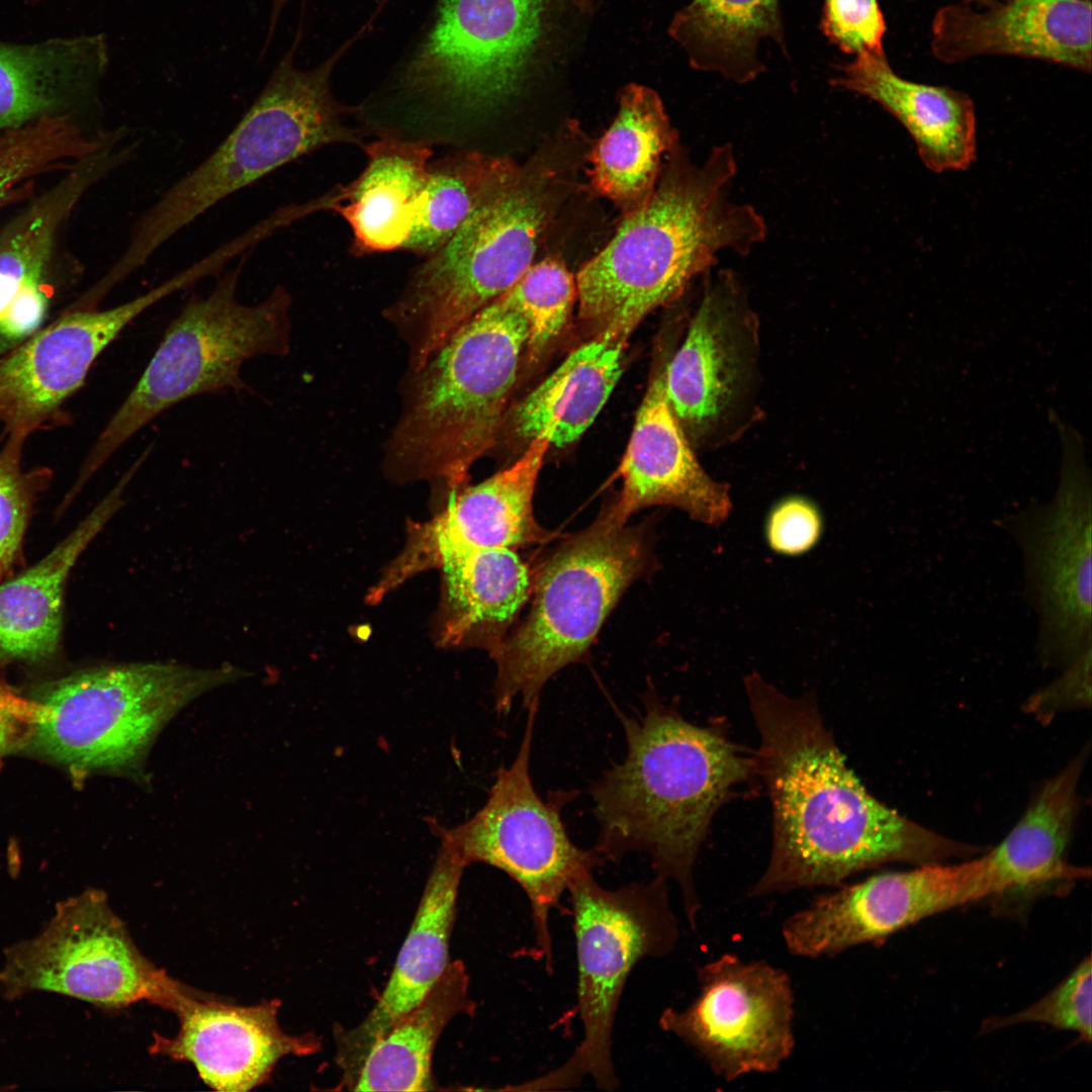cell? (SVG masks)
<instances>
[{"mask_svg": "<svg viewBox=\"0 0 1092 1092\" xmlns=\"http://www.w3.org/2000/svg\"><path fill=\"white\" fill-rule=\"evenodd\" d=\"M744 688L759 737L756 772L772 809L771 853L751 896L838 886L891 861L976 853L873 797L847 766L814 692L789 697L755 671Z\"/></svg>", "mask_w": 1092, "mask_h": 1092, "instance_id": "6da1fadb", "label": "cell"}, {"mask_svg": "<svg viewBox=\"0 0 1092 1092\" xmlns=\"http://www.w3.org/2000/svg\"><path fill=\"white\" fill-rule=\"evenodd\" d=\"M637 717L621 715L627 755L593 784L595 849L606 860L646 853L656 876L678 886L693 930L701 903L694 869L717 810L757 777L754 755L719 728L687 721L654 694Z\"/></svg>", "mask_w": 1092, "mask_h": 1092, "instance_id": "7a4b0ae2", "label": "cell"}, {"mask_svg": "<svg viewBox=\"0 0 1092 1092\" xmlns=\"http://www.w3.org/2000/svg\"><path fill=\"white\" fill-rule=\"evenodd\" d=\"M736 159L729 143L702 164L679 145L667 155L656 188L624 216L613 239L575 276L578 317L593 336L629 337L654 309L676 300L723 250L748 255L766 236L749 204L729 198Z\"/></svg>", "mask_w": 1092, "mask_h": 1092, "instance_id": "3957f363", "label": "cell"}, {"mask_svg": "<svg viewBox=\"0 0 1092 1092\" xmlns=\"http://www.w3.org/2000/svg\"><path fill=\"white\" fill-rule=\"evenodd\" d=\"M527 341L525 320L499 297L461 325L413 373L387 445L389 471L462 485L502 430Z\"/></svg>", "mask_w": 1092, "mask_h": 1092, "instance_id": "277c9868", "label": "cell"}, {"mask_svg": "<svg viewBox=\"0 0 1092 1092\" xmlns=\"http://www.w3.org/2000/svg\"><path fill=\"white\" fill-rule=\"evenodd\" d=\"M654 565L648 524L617 525L602 512L564 536L533 568L526 617L490 653L496 711L508 713L518 697L539 706L545 684L583 658L624 592Z\"/></svg>", "mask_w": 1092, "mask_h": 1092, "instance_id": "5b68a950", "label": "cell"}, {"mask_svg": "<svg viewBox=\"0 0 1092 1092\" xmlns=\"http://www.w3.org/2000/svg\"><path fill=\"white\" fill-rule=\"evenodd\" d=\"M330 69L301 71L282 59L221 143L139 215L115 271L130 276L207 210L287 163L328 145L361 144L331 95Z\"/></svg>", "mask_w": 1092, "mask_h": 1092, "instance_id": "8992f818", "label": "cell"}, {"mask_svg": "<svg viewBox=\"0 0 1092 1092\" xmlns=\"http://www.w3.org/2000/svg\"><path fill=\"white\" fill-rule=\"evenodd\" d=\"M564 188L549 163L523 167L415 271L388 308L407 345L411 372L532 266Z\"/></svg>", "mask_w": 1092, "mask_h": 1092, "instance_id": "52a82bcc", "label": "cell"}, {"mask_svg": "<svg viewBox=\"0 0 1092 1092\" xmlns=\"http://www.w3.org/2000/svg\"><path fill=\"white\" fill-rule=\"evenodd\" d=\"M248 254L218 274L206 295L192 294L170 323L135 385L90 449L77 487L82 488L125 442L167 410L193 396L244 390L241 369L246 361L287 354L288 291L276 286L255 304L238 298Z\"/></svg>", "mask_w": 1092, "mask_h": 1092, "instance_id": "ba28073f", "label": "cell"}, {"mask_svg": "<svg viewBox=\"0 0 1092 1092\" xmlns=\"http://www.w3.org/2000/svg\"><path fill=\"white\" fill-rule=\"evenodd\" d=\"M244 675L223 664L102 665L50 684L36 702L30 742L73 774L105 770L139 778L161 729L197 697Z\"/></svg>", "mask_w": 1092, "mask_h": 1092, "instance_id": "9c48e42d", "label": "cell"}, {"mask_svg": "<svg viewBox=\"0 0 1092 1092\" xmlns=\"http://www.w3.org/2000/svg\"><path fill=\"white\" fill-rule=\"evenodd\" d=\"M3 954L0 995L9 1001L49 992L107 1009L147 1001L176 1014L200 994L139 950L105 893L96 889L58 902L38 934Z\"/></svg>", "mask_w": 1092, "mask_h": 1092, "instance_id": "30bf717a", "label": "cell"}, {"mask_svg": "<svg viewBox=\"0 0 1092 1092\" xmlns=\"http://www.w3.org/2000/svg\"><path fill=\"white\" fill-rule=\"evenodd\" d=\"M538 707L527 709L518 753L510 766L496 771L483 807L456 827L434 828L454 845L467 866H491L520 885L531 905L536 954L551 974L550 914L560 906L571 882L605 859L595 848L577 847L568 836L561 811L574 793L559 791L544 800L534 788L530 755Z\"/></svg>", "mask_w": 1092, "mask_h": 1092, "instance_id": "8fae6325", "label": "cell"}, {"mask_svg": "<svg viewBox=\"0 0 1092 1092\" xmlns=\"http://www.w3.org/2000/svg\"><path fill=\"white\" fill-rule=\"evenodd\" d=\"M577 956V1007L583 1038L571 1059L597 1086H619L612 1057L615 1017L626 981L644 958H663L678 940L667 880L603 888L593 872L567 889Z\"/></svg>", "mask_w": 1092, "mask_h": 1092, "instance_id": "7c38bea8", "label": "cell"}, {"mask_svg": "<svg viewBox=\"0 0 1092 1092\" xmlns=\"http://www.w3.org/2000/svg\"><path fill=\"white\" fill-rule=\"evenodd\" d=\"M1022 560L1023 598L1035 616L1034 654L1063 669L1092 649V498L1085 465L1066 460L1058 488L994 519Z\"/></svg>", "mask_w": 1092, "mask_h": 1092, "instance_id": "4fadbf2b", "label": "cell"}, {"mask_svg": "<svg viewBox=\"0 0 1092 1092\" xmlns=\"http://www.w3.org/2000/svg\"><path fill=\"white\" fill-rule=\"evenodd\" d=\"M758 320L731 270L706 284L687 336L665 367V393L691 445L715 447L753 421Z\"/></svg>", "mask_w": 1092, "mask_h": 1092, "instance_id": "5bb4252c", "label": "cell"}, {"mask_svg": "<svg viewBox=\"0 0 1092 1092\" xmlns=\"http://www.w3.org/2000/svg\"><path fill=\"white\" fill-rule=\"evenodd\" d=\"M552 0H440L410 69L420 91L463 112L492 109L524 84Z\"/></svg>", "mask_w": 1092, "mask_h": 1092, "instance_id": "9a60e30c", "label": "cell"}, {"mask_svg": "<svg viewBox=\"0 0 1092 1092\" xmlns=\"http://www.w3.org/2000/svg\"><path fill=\"white\" fill-rule=\"evenodd\" d=\"M700 992L685 1009L666 1008L661 1029L681 1039L727 1082L776 1072L792 1055L794 993L788 974L725 953L700 967Z\"/></svg>", "mask_w": 1092, "mask_h": 1092, "instance_id": "2e32d148", "label": "cell"}, {"mask_svg": "<svg viewBox=\"0 0 1092 1092\" xmlns=\"http://www.w3.org/2000/svg\"><path fill=\"white\" fill-rule=\"evenodd\" d=\"M994 894L986 854L953 864H920L816 897L784 922L782 936L794 956L831 957Z\"/></svg>", "mask_w": 1092, "mask_h": 1092, "instance_id": "e0dca14e", "label": "cell"}, {"mask_svg": "<svg viewBox=\"0 0 1092 1092\" xmlns=\"http://www.w3.org/2000/svg\"><path fill=\"white\" fill-rule=\"evenodd\" d=\"M171 294L166 283L101 309L79 302L0 356V423L30 435L59 421L102 352L141 313Z\"/></svg>", "mask_w": 1092, "mask_h": 1092, "instance_id": "ac0fdd59", "label": "cell"}, {"mask_svg": "<svg viewBox=\"0 0 1092 1092\" xmlns=\"http://www.w3.org/2000/svg\"><path fill=\"white\" fill-rule=\"evenodd\" d=\"M277 999L242 1006L200 994L177 1013L172 1037L154 1033L149 1051L191 1063L211 1089L245 1092L265 1083L286 1056H306L321 1045L313 1034L285 1032Z\"/></svg>", "mask_w": 1092, "mask_h": 1092, "instance_id": "d6986e66", "label": "cell"}, {"mask_svg": "<svg viewBox=\"0 0 1092 1092\" xmlns=\"http://www.w3.org/2000/svg\"><path fill=\"white\" fill-rule=\"evenodd\" d=\"M667 360L653 371L622 459V489L605 515L626 525L635 513L671 506L700 523L719 526L732 512L729 486L712 478L696 457L665 393Z\"/></svg>", "mask_w": 1092, "mask_h": 1092, "instance_id": "ffe728a7", "label": "cell"}, {"mask_svg": "<svg viewBox=\"0 0 1092 1092\" xmlns=\"http://www.w3.org/2000/svg\"><path fill=\"white\" fill-rule=\"evenodd\" d=\"M549 446V438L538 435L510 467L467 487L436 517L413 526L400 552L406 569L418 574L472 550H517L559 538L533 515L536 481Z\"/></svg>", "mask_w": 1092, "mask_h": 1092, "instance_id": "44dd1931", "label": "cell"}, {"mask_svg": "<svg viewBox=\"0 0 1092 1092\" xmlns=\"http://www.w3.org/2000/svg\"><path fill=\"white\" fill-rule=\"evenodd\" d=\"M1090 0H1001L985 11L940 8L931 52L947 64L981 55L1038 59L1091 72Z\"/></svg>", "mask_w": 1092, "mask_h": 1092, "instance_id": "7402d4cb", "label": "cell"}, {"mask_svg": "<svg viewBox=\"0 0 1092 1092\" xmlns=\"http://www.w3.org/2000/svg\"><path fill=\"white\" fill-rule=\"evenodd\" d=\"M467 867L447 839L429 875L416 916L379 1000L356 1027L339 1031L338 1063L350 1080L373 1041L416 1007L449 966L458 890Z\"/></svg>", "mask_w": 1092, "mask_h": 1092, "instance_id": "603a6c76", "label": "cell"}, {"mask_svg": "<svg viewBox=\"0 0 1092 1092\" xmlns=\"http://www.w3.org/2000/svg\"><path fill=\"white\" fill-rule=\"evenodd\" d=\"M832 86L868 97L894 116L912 138L924 166L937 174L966 171L977 156L972 98L946 86L898 75L885 53H861L840 67Z\"/></svg>", "mask_w": 1092, "mask_h": 1092, "instance_id": "cb8c5ba5", "label": "cell"}, {"mask_svg": "<svg viewBox=\"0 0 1092 1092\" xmlns=\"http://www.w3.org/2000/svg\"><path fill=\"white\" fill-rule=\"evenodd\" d=\"M132 464L103 500L49 554L0 583V664L41 661L59 648L67 579L81 553L122 503Z\"/></svg>", "mask_w": 1092, "mask_h": 1092, "instance_id": "d4e9b609", "label": "cell"}, {"mask_svg": "<svg viewBox=\"0 0 1092 1092\" xmlns=\"http://www.w3.org/2000/svg\"><path fill=\"white\" fill-rule=\"evenodd\" d=\"M106 63L102 35L0 41V132L43 117L77 116L95 99Z\"/></svg>", "mask_w": 1092, "mask_h": 1092, "instance_id": "484cf974", "label": "cell"}, {"mask_svg": "<svg viewBox=\"0 0 1092 1092\" xmlns=\"http://www.w3.org/2000/svg\"><path fill=\"white\" fill-rule=\"evenodd\" d=\"M82 197L74 180L62 178L0 232V356L46 325L52 255Z\"/></svg>", "mask_w": 1092, "mask_h": 1092, "instance_id": "4316f807", "label": "cell"}, {"mask_svg": "<svg viewBox=\"0 0 1092 1092\" xmlns=\"http://www.w3.org/2000/svg\"><path fill=\"white\" fill-rule=\"evenodd\" d=\"M362 173L336 194L331 209L350 225L356 255L402 249L416 216L432 150L423 142L383 136L364 145Z\"/></svg>", "mask_w": 1092, "mask_h": 1092, "instance_id": "83f0119b", "label": "cell"}, {"mask_svg": "<svg viewBox=\"0 0 1092 1092\" xmlns=\"http://www.w3.org/2000/svg\"><path fill=\"white\" fill-rule=\"evenodd\" d=\"M439 641L474 644L489 654L529 602L533 568L508 548L476 549L444 563Z\"/></svg>", "mask_w": 1092, "mask_h": 1092, "instance_id": "f1b7e54d", "label": "cell"}, {"mask_svg": "<svg viewBox=\"0 0 1092 1092\" xmlns=\"http://www.w3.org/2000/svg\"><path fill=\"white\" fill-rule=\"evenodd\" d=\"M629 337L603 332L577 349L512 411V433L529 443L544 434L566 446L593 424L623 372Z\"/></svg>", "mask_w": 1092, "mask_h": 1092, "instance_id": "f546056e", "label": "cell"}, {"mask_svg": "<svg viewBox=\"0 0 1092 1092\" xmlns=\"http://www.w3.org/2000/svg\"><path fill=\"white\" fill-rule=\"evenodd\" d=\"M1084 760L1079 756L1049 780L1018 823L986 853L995 896L1090 876L1088 869L1074 867L1066 858Z\"/></svg>", "mask_w": 1092, "mask_h": 1092, "instance_id": "4dcf8cb0", "label": "cell"}, {"mask_svg": "<svg viewBox=\"0 0 1092 1092\" xmlns=\"http://www.w3.org/2000/svg\"><path fill=\"white\" fill-rule=\"evenodd\" d=\"M679 145L658 94L629 84L619 98V111L593 148L589 181L597 194L613 202L624 216L643 207L652 196L664 155Z\"/></svg>", "mask_w": 1092, "mask_h": 1092, "instance_id": "1f68e13d", "label": "cell"}, {"mask_svg": "<svg viewBox=\"0 0 1092 1092\" xmlns=\"http://www.w3.org/2000/svg\"><path fill=\"white\" fill-rule=\"evenodd\" d=\"M475 1009L464 964L450 963L427 996L373 1041L349 1082L351 1089L433 1090L432 1056L440 1034L451 1019L473 1015Z\"/></svg>", "mask_w": 1092, "mask_h": 1092, "instance_id": "d6a6232c", "label": "cell"}, {"mask_svg": "<svg viewBox=\"0 0 1092 1092\" xmlns=\"http://www.w3.org/2000/svg\"><path fill=\"white\" fill-rule=\"evenodd\" d=\"M668 31L695 69L740 84L763 71L761 40L770 38L786 50L779 0H693Z\"/></svg>", "mask_w": 1092, "mask_h": 1092, "instance_id": "836d02e7", "label": "cell"}, {"mask_svg": "<svg viewBox=\"0 0 1092 1092\" xmlns=\"http://www.w3.org/2000/svg\"><path fill=\"white\" fill-rule=\"evenodd\" d=\"M522 168L508 157L478 151L430 163L402 250L427 257L438 251L480 206L516 180Z\"/></svg>", "mask_w": 1092, "mask_h": 1092, "instance_id": "e575fe53", "label": "cell"}, {"mask_svg": "<svg viewBox=\"0 0 1092 1092\" xmlns=\"http://www.w3.org/2000/svg\"><path fill=\"white\" fill-rule=\"evenodd\" d=\"M118 133H91L76 115L43 117L0 132V205L22 183L53 169L71 168Z\"/></svg>", "mask_w": 1092, "mask_h": 1092, "instance_id": "d590c367", "label": "cell"}, {"mask_svg": "<svg viewBox=\"0 0 1092 1092\" xmlns=\"http://www.w3.org/2000/svg\"><path fill=\"white\" fill-rule=\"evenodd\" d=\"M505 303L518 311L528 326L526 353L538 361L566 327L575 300V276L557 257H547L532 266L502 295Z\"/></svg>", "mask_w": 1092, "mask_h": 1092, "instance_id": "8d00e7d4", "label": "cell"}, {"mask_svg": "<svg viewBox=\"0 0 1092 1092\" xmlns=\"http://www.w3.org/2000/svg\"><path fill=\"white\" fill-rule=\"evenodd\" d=\"M0 448V583L12 576L22 559V546L32 510L53 477L49 468L23 467L28 434L9 432Z\"/></svg>", "mask_w": 1092, "mask_h": 1092, "instance_id": "74e56055", "label": "cell"}, {"mask_svg": "<svg viewBox=\"0 0 1092 1092\" xmlns=\"http://www.w3.org/2000/svg\"><path fill=\"white\" fill-rule=\"evenodd\" d=\"M1092 962L1085 958L1050 993L1024 1010L990 1019L984 1028L995 1029L1023 1022H1040L1076 1032L1087 1042L1092 1038Z\"/></svg>", "mask_w": 1092, "mask_h": 1092, "instance_id": "f35d334b", "label": "cell"}, {"mask_svg": "<svg viewBox=\"0 0 1092 1092\" xmlns=\"http://www.w3.org/2000/svg\"><path fill=\"white\" fill-rule=\"evenodd\" d=\"M821 29L845 54H883L886 31L878 0H824Z\"/></svg>", "mask_w": 1092, "mask_h": 1092, "instance_id": "ab89813d", "label": "cell"}, {"mask_svg": "<svg viewBox=\"0 0 1092 1092\" xmlns=\"http://www.w3.org/2000/svg\"><path fill=\"white\" fill-rule=\"evenodd\" d=\"M824 521L818 507L810 499L794 495L778 502L764 521L768 548L783 556H800L820 541Z\"/></svg>", "mask_w": 1092, "mask_h": 1092, "instance_id": "60d3db41", "label": "cell"}, {"mask_svg": "<svg viewBox=\"0 0 1092 1092\" xmlns=\"http://www.w3.org/2000/svg\"><path fill=\"white\" fill-rule=\"evenodd\" d=\"M36 702L20 696L0 676V760L30 741L36 717Z\"/></svg>", "mask_w": 1092, "mask_h": 1092, "instance_id": "b9f144b4", "label": "cell"}, {"mask_svg": "<svg viewBox=\"0 0 1092 1092\" xmlns=\"http://www.w3.org/2000/svg\"><path fill=\"white\" fill-rule=\"evenodd\" d=\"M287 1H288V0H272V4H273V12H272V21H271V25H273V23L275 22V20H276V18H277V16H278V14H279V12H280V10H281L282 6H283V5H284V4H285V3L287 2Z\"/></svg>", "mask_w": 1092, "mask_h": 1092, "instance_id": "7bdbcfd3", "label": "cell"}, {"mask_svg": "<svg viewBox=\"0 0 1092 1092\" xmlns=\"http://www.w3.org/2000/svg\"><path fill=\"white\" fill-rule=\"evenodd\" d=\"M966 1L972 2V1H987V0H966Z\"/></svg>", "mask_w": 1092, "mask_h": 1092, "instance_id": "ee69618b", "label": "cell"}, {"mask_svg": "<svg viewBox=\"0 0 1092 1092\" xmlns=\"http://www.w3.org/2000/svg\"><path fill=\"white\" fill-rule=\"evenodd\" d=\"M36 1H40V0H36Z\"/></svg>", "mask_w": 1092, "mask_h": 1092, "instance_id": "f6af8a7d", "label": "cell"}]
</instances>
